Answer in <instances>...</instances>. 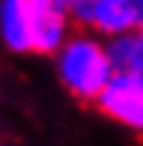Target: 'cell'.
Wrapping results in <instances>:
<instances>
[{"instance_id": "obj_1", "label": "cell", "mask_w": 143, "mask_h": 146, "mask_svg": "<svg viewBox=\"0 0 143 146\" xmlns=\"http://www.w3.org/2000/svg\"><path fill=\"white\" fill-rule=\"evenodd\" d=\"M54 66L60 84L81 102H95L116 72L105 36L93 30L72 33L54 51Z\"/></svg>"}, {"instance_id": "obj_2", "label": "cell", "mask_w": 143, "mask_h": 146, "mask_svg": "<svg viewBox=\"0 0 143 146\" xmlns=\"http://www.w3.org/2000/svg\"><path fill=\"white\" fill-rule=\"evenodd\" d=\"M69 9L77 27L110 39L140 24L143 0H69Z\"/></svg>"}, {"instance_id": "obj_3", "label": "cell", "mask_w": 143, "mask_h": 146, "mask_svg": "<svg viewBox=\"0 0 143 146\" xmlns=\"http://www.w3.org/2000/svg\"><path fill=\"white\" fill-rule=\"evenodd\" d=\"M99 110L107 119L119 122L128 131H143V75L137 72H113L107 87L95 98Z\"/></svg>"}, {"instance_id": "obj_4", "label": "cell", "mask_w": 143, "mask_h": 146, "mask_svg": "<svg viewBox=\"0 0 143 146\" xmlns=\"http://www.w3.org/2000/svg\"><path fill=\"white\" fill-rule=\"evenodd\" d=\"M72 9L69 0H30V33L33 54H54L72 36Z\"/></svg>"}, {"instance_id": "obj_5", "label": "cell", "mask_w": 143, "mask_h": 146, "mask_svg": "<svg viewBox=\"0 0 143 146\" xmlns=\"http://www.w3.org/2000/svg\"><path fill=\"white\" fill-rule=\"evenodd\" d=\"M0 42L15 54H33L30 0H0Z\"/></svg>"}, {"instance_id": "obj_6", "label": "cell", "mask_w": 143, "mask_h": 146, "mask_svg": "<svg viewBox=\"0 0 143 146\" xmlns=\"http://www.w3.org/2000/svg\"><path fill=\"white\" fill-rule=\"evenodd\" d=\"M107 51L116 72H137L143 75V30L134 27L128 33L107 39Z\"/></svg>"}, {"instance_id": "obj_7", "label": "cell", "mask_w": 143, "mask_h": 146, "mask_svg": "<svg viewBox=\"0 0 143 146\" xmlns=\"http://www.w3.org/2000/svg\"><path fill=\"white\" fill-rule=\"evenodd\" d=\"M137 27H140V30H143V15H140V24H137Z\"/></svg>"}, {"instance_id": "obj_8", "label": "cell", "mask_w": 143, "mask_h": 146, "mask_svg": "<svg viewBox=\"0 0 143 146\" xmlns=\"http://www.w3.org/2000/svg\"><path fill=\"white\" fill-rule=\"evenodd\" d=\"M0 146H3V143H0Z\"/></svg>"}]
</instances>
